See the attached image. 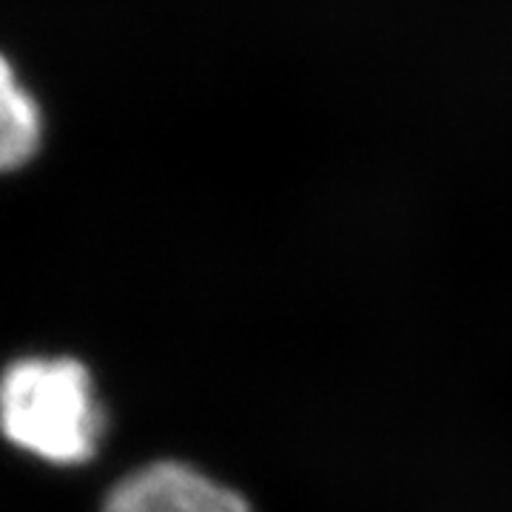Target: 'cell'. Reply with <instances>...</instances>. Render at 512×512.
Instances as JSON below:
<instances>
[{
	"instance_id": "cell-3",
	"label": "cell",
	"mask_w": 512,
	"mask_h": 512,
	"mask_svg": "<svg viewBox=\"0 0 512 512\" xmlns=\"http://www.w3.org/2000/svg\"><path fill=\"white\" fill-rule=\"evenodd\" d=\"M43 109L23 83L15 63L0 52V174L32 163L43 146Z\"/></svg>"
},
{
	"instance_id": "cell-1",
	"label": "cell",
	"mask_w": 512,
	"mask_h": 512,
	"mask_svg": "<svg viewBox=\"0 0 512 512\" xmlns=\"http://www.w3.org/2000/svg\"><path fill=\"white\" fill-rule=\"evenodd\" d=\"M109 416L89 367L74 356H20L0 373V433L55 467L89 464Z\"/></svg>"
},
{
	"instance_id": "cell-2",
	"label": "cell",
	"mask_w": 512,
	"mask_h": 512,
	"mask_svg": "<svg viewBox=\"0 0 512 512\" xmlns=\"http://www.w3.org/2000/svg\"><path fill=\"white\" fill-rule=\"evenodd\" d=\"M100 512H256L245 495L205 470L163 458L123 476Z\"/></svg>"
}]
</instances>
